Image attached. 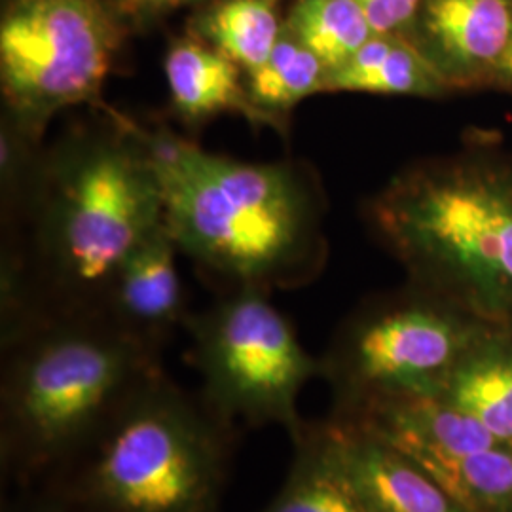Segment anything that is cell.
Listing matches in <instances>:
<instances>
[{
    "label": "cell",
    "instance_id": "d6986e66",
    "mask_svg": "<svg viewBox=\"0 0 512 512\" xmlns=\"http://www.w3.org/2000/svg\"><path fill=\"white\" fill-rule=\"evenodd\" d=\"M285 27L321 59L329 74L376 35L357 0H298Z\"/></svg>",
    "mask_w": 512,
    "mask_h": 512
},
{
    "label": "cell",
    "instance_id": "ac0fdd59",
    "mask_svg": "<svg viewBox=\"0 0 512 512\" xmlns=\"http://www.w3.org/2000/svg\"><path fill=\"white\" fill-rule=\"evenodd\" d=\"M446 401L482 423L497 440H512V351L492 349L458 363L446 380Z\"/></svg>",
    "mask_w": 512,
    "mask_h": 512
},
{
    "label": "cell",
    "instance_id": "7a4b0ae2",
    "mask_svg": "<svg viewBox=\"0 0 512 512\" xmlns=\"http://www.w3.org/2000/svg\"><path fill=\"white\" fill-rule=\"evenodd\" d=\"M179 251L236 289L298 287L321 253L319 198L291 162L251 164L160 131L141 133Z\"/></svg>",
    "mask_w": 512,
    "mask_h": 512
},
{
    "label": "cell",
    "instance_id": "ba28073f",
    "mask_svg": "<svg viewBox=\"0 0 512 512\" xmlns=\"http://www.w3.org/2000/svg\"><path fill=\"white\" fill-rule=\"evenodd\" d=\"M461 349L458 325L439 310L404 302L372 311L321 359V376H329L355 399L361 414L372 404L439 395Z\"/></svg>",
    "mask_w": 512,
    "mask_h": 512
},
{
    "label": "cell",
    "instance_id": "5b68a950",
    "mask_svg": "<svg viewBox=\"0 0 512 512\" xmlns=\"http://www.w3.org/2000/svg\"><path fill=\"white\" fill-rule=\"evenodd\" d=\"M372 219L420 275L490 311L512 308V181L492 171L416 167L385 188Z\"/></svg>",
    "mask_w": 512,
    "mask_h": 512
},
{
    "label": "cell",
    "instance_id": "52a82bcc",
    "mask_svg": "<svg viewBox=\"0 0 512 512\" xmlns=\"http://www.w3.org/2000/svg\"><path fill=\"white\" fill-rule=\"evenodd\" d=\"M120 38L101 0H12L0 21L4 116L40 145L61 110L101 95Z\"/></svg>",
    "mask_w": 512,
    "mask_h": 512
},
{
    "label": "cell",
    "instance_id": "277c9868",
    "mask_svg": "<svg viewBox=\"0 0 512 512\" xmlns=\"http://www.w3.org/2000/svg\"><path fill=\"white\" fill-rule=\"evenodd\" d=\"M234 442L236 425L160 368L88 450L35 488L73 512H220Z\"/></svg>",
    "mask_w": 512,
    "mask_h": 512
},
{
    "label": "cell",
    "instance_id": "8992f818",
    "mask_svg": "<svg viewBox=\"0 0 512 512\" xmlns=\"http://www.w3.org/2000/svg\"><path fill=\"white\" fill-rule=\"evenodd\" d=\"M200 397L232 425H275L296 439L306 421L298 410L302 389L321 376V359L298 338L293 323L266 291H228L207 310L190 313Z\"/></svg>",
    "mask_w": 512,
    "mask_h": 512
},
{
    "label": "cell",
    "instance_id": "2e32d148",
    "mask_svg": "<svg viewBox=\"0 0 512 512\" xmlns=\"http://www.w3.org/2000/svg\"><path fill=\"white\" fill-rule=\"evenodd\" d=\"M327 67L283 27L270 57L245 74L247 95L266 126L283 129V118L306 97L325 92Z\"/></svg>",
    "mask_w": 512,
    "mask_h": 512
},
{
    "label": "cell",
    "instance_id": "30bf717a",
    "mask_svg": "<svg viewBox=\"0 0 512 512\" xmlns=\"http://www.w3.org/2000/svg\"><path fill=\"white\" fill-rule=\"evenodd\" d=\"M334 454L368 512H467L429 476L365 427L327 421Z\"/></svg>",
    "mask_w": 512,
    "mask_h": 512
},
{
    "label": "cell",
    "instance_id": "9c48e42d",
    "mask_svg": "<svg viewBox=\"0 0 512 512\" xmlns=\"http://www.w3.org/2000/svg\"><path fill=\"white\" fill-rule=\"evenodd\" d=\"M177 253L181 251L162 220L120 264L103 313L110 325L156 353L190 315Z\"/></svg>",
    "mask_w": 512,
    "mask_h": 512
},
{
    "label": "cell",
    "instance_id": "603a6c76",
    "mask_svg": "<svg viewBox=\"0 0 512 512\" xmlns=\"http://www.w3.org/2000/svg\"><path fill=\"white\" fill-rule=\"evenodd\" d=\"M499 76L503 78V80H507L509 84H512V38L511 42H509V46H507V50H505V54L501 57V61H499V65H497V69H495Z\"/></svg>",
    "mask_w": 512,
    "mask_h": 512
},
{
    "label": "cell",
    "instance_id": "7c38bea8",
    "mask_svg": "<svg viewBox=\"0 0 512 512\" xmlns=\"http://www.w3.org/2000/svg\"><path fill=\"white\" fill-rule=\"evenodd\" d=\"M164 71L169 101L186 124L230 112L255 126H266L247 95L243 71L207 42L196 38L175 42L165 55Z\"/></svg>",
    "mask_w": 512,
    "mask_h": 512
},
{
    "label": "cell",
    "instance_id": "3957f363",
    "mask_svg": "<svg viewBox=\"0 0 512 512\" xmlns=\"http://www.w3.org/2000/svg\"><path fill=\"white\" fill-rule=\"evenodd\" d=\"M160 353L107 319L46 323L2 349L0 465L21 490L61 471L109 427Z\"/></svg>",
    "mask_w": 512,
    "mask_h": 512
},
{
    "label": "cell",
    "instance_id": "6da1fadb",
    "mask_svg": "<svg viewBox=\"0 0 512 512\" xmlns=\"http://www.w3.org/2000/svg\"><path fill=\"white\" fill-rule=\"evenodd\" d=\"M31 243L8 253L40 325L105 319L124 258L164 220V196L137 129H80L40 154L25 194Z\"/></svg>",
    "mask_w": 512,
    "mask_h": 512
},
{
    "label": "cell",
    "instance_id": "ffe728a7",
    "mask_svg": "<svg viewBox=\"0 0 512 512\" xmlns=\"http://www.w3.org/2000/svg\"><path fill=\"white\" fill-rule=\"evenodd\" d=\"M376 35H395L416 18L423 0H357Z\"/></svg>",
    "mask_w": 512,
    "mask_h": 512
},
{
    "label": "cell",
    "instance_id": "4fadbf2b",
    "mask_svg": "<svg viewBox=\"0 0 512 512\" xmlns=\"http://www.w3.org/2000/svg\"><path fill=\"white\" fill-rule=\"evenodd\" d=\"M293 448L283 486L260 512H368L338 463L327 423H306Z\"/></svg>",
    "mask_w": 512,
    "mask_h": 512
},
{
    "label": "cell",
    "instance_id": "44dd1931",
    "mask_svg": "<svg viewBox=\"0 0 512 512\" xmlns=\"http://www.w3.org/2000/svg\"><path fill=\"white\" fill-rule=\"evenodd\" d=\"M4 512H73L55 495L40 488H25L4 507Z\"/></svg>",
    "mask_w": 512,
    "mask_h": 512
},
{
    "label": "cell",
    "instance_id": "8fae6325",
    "mask_svg": "<svg viewBox=\"0 0 512 512\" xmlns=\"http://www.w3.org/2000/svg\"><path fill=\"white\" fill-rule=\"evenodd\" d=\"M421 27L427 38L421 52L448 82L463 80L497 69L512 38V2L423 0Z\"/></svg>",
    "mask_w": 512,
    "mask_h": 512
},
{
    "label": "cell",
    "instance_id": "5bb4252c",
    "mask_svg": "<svg viewBox=\"0 0 512 512\" xmlns=\"http://www.w3.org/2000/svg\"><path fill=\"white\" fill-rule=\"evenodd\" d=\"M389 446L420 467L463 511H501L512 503V454L497 446L475 454H454L418 442Z\"/></svg>",
    "mask_w": 512,
    "mask_h": 512
},
{
    "label": "cell",
    "instance_id": "9a60e30c",
    "mask_svg": "<svg viewBox=\"0 0 512 512\" xmlns=\"http://www.w3.org/2000/svg\"><path fill=\"white\" fill-rule=\"evenodd\" d=\"M448 84L418 46L393 35H374L346 65L327 76L325 92L431 97Z\"/></svg>",
    "mask_w": 512,
    "mask_h": 512
},
{
    "label": "cell",
    "instance_id": "e0dca14e",
    "mask_svg": "<svg viewBox=\"0 0 512 512\" xmlns=\"http://www.w3.org/2000/svg\"><path fill=\"white\" fill-rule=\"evenodd\" d=\"M279 0H220L198 19L200 37L230 57L243 74L260 67L283 33Z\"/></svg>",
    "mask_w": 512,
    "mask_h": 512
},
{
    "label": "cell",
    "instance_id": "7402d4cb",
    "mask_svg": "<svg viewBox=\"0 0 512 512\" xmlns=\"http://www.w3.org/2000/svg\"><path fill=\"white\" fill-rule=\"evenodd\" d=\"M128 10L147 14V12H162L169 8H177L186 2H196V0H120Z\"/></svg>",
    "mask_w": 512,
    "mask_h": 512
}]
</instances>
